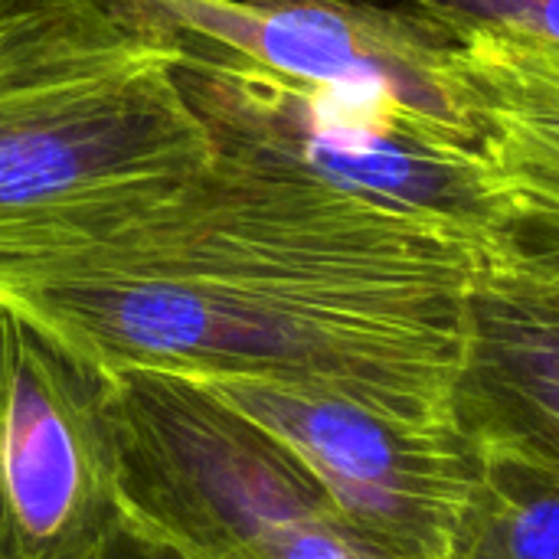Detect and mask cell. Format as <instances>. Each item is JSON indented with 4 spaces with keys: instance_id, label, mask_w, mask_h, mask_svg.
I'll use <instances>...</instances> for the list:
<instances>
[{
    "instance_id": "obj_10",
    "label": "cell",
    "mask_w": 559,
    "mask_h": 559,
    "mask_svg": "<svg viewBox=\"0 0 559 559\" xmlns=\"http://www.w3.org/2000/svg\"><path fill=\"white\" fill-rule=\"evenodd\" d=\"M445 559H559V472L478 445Z\"/></svg>"
},
{
    "instance_id": "obj_12",
    "label": "cell",
    "mask_w": 559,
    "mask_h": 559,
    "mask_svg": "<svg viewBox=\"0 0 559 559\" xmlns=\"http://www.w3.org/2000/svg\"><path fill=\"white\" fill-rule=\"evenodd\" d=\"M88 559H203L193 547H187L183 540H177L174 534H167L164 527L144 521L141 514H134L128 504L121 511V518L111 524V531L105 534V540L98 544V550Z\"/></svg>"
},
{
    "instance_id": "obj_8",
    "label": "cell",
    "mask_w": 559,
    "mask_h": 559,
    "mask_svg": "<svg viewBox=\"0 0 559 559\" xmlns=\"http://www.w3.org/2000/svg\"><path fill=\"white\" fill-rule=\"evenodd\" d=\"M455 426L559 472V252L511 233L468 295Z\"/></svg>"
},
{
    "instance_id": "obj_4",
    "label": "cell",
    "mask_w": 559,
    "mask_h": 559,
    "mask_svg": "<svg viewBox=\"0 0 559 559\" xmlns=\"http://www.w3.org/2000/svg\"><path fill=\"white\" fill-rule=\"evenodd\" d=\"M174 66L216 154L308 177L488 249L511 239L501 180L481 147L449 141L370 95Z\"/></svg>"
},
{
    "instance_id": "obj_3",
    "label": "cell",
    "mask_w": 559,
    "mask_h": 559,
    "mask_svg": "<svg viewBox=\"0 0 559 559\" xmlns=\"http://www.w3.org/2000/svg\"><path fill=\"white\" fill-rule=\"evenodd\" d=\"M102 377L124 504L203 559H383L213 386L154 370Z\"/></svg>"
},
{
    "instance_id": "obj_11",
    "label": "cell",
    "mask_w": 559,
    "mask_h": 559,
    "mask_svg": "<svg viewBox=\"0 0 559 559\" xmlns=\"http://www.w3.org/2000/svg\"><path fill=\"white\" fill-rule=\"evenodd\" d=\"M449 36H501L559 52V0H403Z\"/></svg>"
},
{
    "instance_id": "obj_13",
    "label": "cell",
    "mask_w": 559,
    "mask_h": 559,
    "mask_svg": "<svg viewBox=\"0 0 559 559\" xmlns=\"http://www.w3.org/2000/svg\"><path fill=\"white\" fill-rule=\"evenodd\" d=\"M501 193H504V203H508V213H511V233L534 242V246L559 252V206L521 197V193L508 190L504 183H501Z\"/></svg>"
},
{
    "instance_id": "obj_6",
    "label": "cell",
    "mask_w": 559,
    "mask_h": 559,
    "mask_svg": "<svg viewBox=\"0 0 559 559\" xmlns=\"http://www.w3.org/2000/svg\"><path fill=\"white\" fill-rule=\"evenodd\" d=\"M206 386L278 439L373 554L445 559L478 462L475 442L455 419L416 423L275 383Z\"/></svg>"
},
{
    "instance_id": "obj_9",
    "label": "cell",
    "mask_w": 559,
    "mask_h": 559,
    "mask_svg": "<svg viewBox=\"0 0 559 559\" xmlns=\"http://www.w3.org/2000/svg\"><path fill=\"white\" fill-rule=\"evenodd\" d=\"M452 39L481 151L501 183L559 206V52L485 33Z\"/></svg>"
},
{
    "instance_id": "obj_5",
    "label": "cell",
    "mask_w": 559,
    "mask_h": 559,
    "mask_svg": "<svg viewBox=\"0 0 559 559\" xmlns=\"http://www.w3.org/2000/svg\"><path fill=\"white\" fill-rule=\"evenodd\" d=\"M174 62L295 88L380 98L481 147L455 39L377 0H102Z\"/></svg>"
},
{
    "instance_id": "obj_2",
    "label": "cell",
    "mask_w": 559,
    "mask_h": 559,
    "mask_svg": "<svg viewBox=\"0 0 559 559\" xmlns=\"http://www.w3.org/2000/svg\"><path fill=\"white\" fill-rule=\"evenodd\" d=\"M213 164L174 59L102 0H0V265L82 249Z\"/></svg>"
},
{
    "instance_id": "obj_1",
    "label": "cell",
    "mask_w": 559,
    "mask_h": 559,
    "mask_svg": "<svg viewBox=\"0 0 559 559\" xmlns=\"http://www.w3.org/2000/svg\"><path fill=\"white\" fill-rule=\"evenodd\" d=\"M488 252L439 223L216 154L197 183L108 236L0 265V308L98 373L275 383L452 423Z\"/></svg>"
},
{
    "instance_id": "obj_7",
    "label": "cell",
    "mask_w": 559,
    "mask_h": 559,
    "mask_svg": "<svg viewBox=\"0 0 559 559\" xmlns=\"http://www.w3.org/2000/svg\"><path fill=\"white\" fill-rule=\"evenodd\" d=\"M121 511L105 377L0 308V559H88Z\"/></svg>"
}]
</instances>
